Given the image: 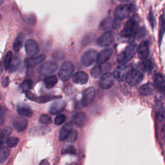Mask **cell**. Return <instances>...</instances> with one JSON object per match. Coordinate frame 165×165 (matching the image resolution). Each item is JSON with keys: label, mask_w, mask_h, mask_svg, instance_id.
I'll use <instances>...</instances> for the list:
<instances>
[{"label": "cell", "mask_w": 165, "mask_h": 165, "mask_svg": "<svg viewBox=\"0 0 165 165\" xmlns=\"http://www.w3.org/2000/svg\"><path fill=\"white\" fill-rule=\"evenodd\" d=\"M111 69V65L108 63H100L97 65L95 66L92 71H91V75L93 78H97L105 74L108 72V71Z\"/></svg>", "instance_id": "obj_5"}, {"label": "cell", "mask_w": 165, "mask_h": 165, "mask_svg": "<svg viewBox=\"0 0 165 165\" xmlns=\"http://www.w3.org/2000/svg\"><path fill=\"white\" fill-rule=\"evenodd\" d=\"M112 50L110 48H106L103 50L102 51L100 52L97 54V64H100V63H105L107 61H108L110 58L112 56Z\"/></svg>", "instance_id": "obj_21"}, {"label": "cell", "mask_w": 165, "mask_h": 165, "mask_svg": "<svg viewBox=\"0 0 165 165\" xmlns=\"http://www.w3.org/2000/svg\"><path fill=\"white\" fill-rule=\"evenodd\" d=\"M88 75L84 72H78L74 74L72 76V81L75 84L83 85L87 83Z\"/></svg>", "instance_id": "obj_18"}, {"label": "cell", "mask_w": 165, "mask_h": 165, "mask_svg": "<svg viewBox=\"0 0 165 165\" xmlns=\"http://www.w3.org/2000/svg\"><path fill=\"white\" fill-rule=\"evenodd\" d=\"M11 133V129L10 127H5L3 129V130L1 134V144L3 145V143L5 141L7 137L10 135Z\"/></svg>", "instance_id": "obj_35"}, {"label": "cell", "mask_w": 165, "mask_h": 165, "mask_svg": "<svg viewBox=\"0 0 165 165\" xmlns=\"http://www.w3.org/2000/svg\"><path fill=\"white\" fill-rule=\"evenodd\" d=\"M65 107V103L63 101H57L54 103L50 109V112L52 115L59 113Z\"/></svg>", "instance_id": "obj_23"}, {"label": "cell", "mask_w": 165, "mask_h": 165, "mask_svg": "<svg viewBox=\"0 0 165 165\" xmlns=\"http://www.w3.org/2000/svg\"><path fill=\"white\" fill-rule=\"evenodd\" d=\"M58 83V78L56 75H49L44 79V83L47 88H51Z\"/></svg>", "instance_id": "obj_27"}, {"label": "cell", "mask_w": 165, "mask_h": 165, "mask_svg": "<svg viewBox=\"0 0 165 165\" xmlns=\"http://www.w3.org/2000/svg\"><path fill=\"white\" fill-rule=\"evenodd\" d=\"M66 119V116L63 114H61V115L58 116L55 119V124L56 125H61L62 123H64V121Z\"/></svg>", "instance_id": "obj_42"}, {"label": "cell", "mask_w": 165, "mask_h": 165, "mask_svg": "<svg viewBox=\"0 0 165 165\" xmlns=\"http://www.w3.org/2000/svg\"><path fill=\"white\" fill-rule=\"evenodd\" d=\"M61 98V96H40V97H36L34 101L38 103H45L48 101H51L52 99H56Z\"/></svg>", "instance_id": "obj_29"}, {"label": "cell", "mask_w": 165, "mask_h": 165, "mask_svg": "<svg viewBox=\"0 0 165 165\" xmlns=\"http://www.w3.org/2000/svg\"><path fill=\"white\" fill-rule=\"evenodd\" d=\"M20 63V59L18 56H15L13 59H12V61L11 63V65L10 67V72H14L15 71L18 67H19V65Z\"/></svg>", "instance_id": "obj_36"}, {"label": "cell", "mask_w": 165, "mask_h": 165, "mask_svg": "<svg viewBox=\"0 0 165 165\" xmlns=\"http://www.w3.org/2000/svg\"><path fill=\"white\" fill-rule=\"evenodd\" d=\"M118 1L121 2H127V1H129V0H118Z\"/></svg>", "instance_id": "obj_49"}, {"label": "cell", "mask_w": 165, "mask_h": 165, "mask_svg": "<svg viewBox=\"0 0 165 165\" xmlns=\"http://www.w3.org/2000/svg\"><path fill=\"white\" fill-rule=\"evenodd\" d=\"M96 97V89L94 87H89L83 93L81 104L83 107H86L91 104Z\"/></svg>", "instance_id": "obj_8"}, {"label": "cell", "mask_w": 165, "mask_h": 165, "mask_svg": "<svg viewBox=\"0 0 165 165\" xmlns=\"http://www.w3.org/2000/svg\"><path fill=\"white\" fill-rule=\"evenodd\" d=\"M61 154H76V150L75 148L73 146L69 145L67 146H65L61 150Z\"/></svg>", "instance_id": "obj_38"}, {"label": "cell", "mask_w": 165, "mask_h": 165, "mask_svg": "<svg viewBox=\"0 0 165 165\" xmlns=\"http://www.w3.org/2000/svg\"><path fill=\"white\" fill-rule=\"evenodd\" d=\"M18 113L19 116L30 118L32 116V111L27 106H19L18 108Z\"/></svg>", "instance_id": "obj_28"}, {"label": "cell", "mask_w": 165, "mask_h": 165, "mask_svg": "<svg viewBox=\"0 0 165 165\" xmlns=\"http://www.w3.org/2000/svg\"><path fill=\"white\" fill-rule=\"evenodd\" d=\"M114 34L112 32H107L98 37L97 43L101 47H108L112 43L114 40Z\"/></svg>", "instance_id": "obj_12"}, {"label": "cell", "mask_w": 165, "mask_h": 165, "mask_svg": "<svg viewBox=\"0 0 165 165\" xmlns=\"http://www.w3.org/2000/svg\"><path fill=\"white\" fill-rule=\"evenodd\" d=\"M97 54L93 50H88L85 52L81 57V63L86 67L92 65L93 63L97 61Z\"/></svg>", "instance_id": "obj_10"}, {"label": "cell", "mask_w": 165, "mask_h": 165, "mask_svg": "<svg viewBox=\"0 0 165 165\" xmlns=\"http://www.w3.org/2000/svg\"><path fill=\"white\" fill-rule=\"evenodd\" d=\"M165 32V17L164 15H162L159 19V43L161 44L164 34Z\"/></svg>", "instance_id": "obj_26"}, {"label": "cell", "mask_w": 165, "mask_h": 165, "mask_svg": "<svg viewBox=\"0 0 165 165\" xmlns=\"http://www.w3.org/2000/svg\"><path fill=\"white\" fill-rule=\"evenodd\" d=\"M157 119L159 122H162L165 119V108L163 107L158 109L156 113Z\"/></svg>", "instance_id": "obj_39"}, {"label": "cell", "mask_w": 165, "mask_h": 165, "mask_svg": "<svg viewBox=\"0 0 165 165\" xmlns=\"http://www.w3.org/2000/svg\"><path fill=\"white\" fill-rule=\"evenodd\" d=\"M26 96H27V97L28 98V99H30V100H32V101H34V99H35V98H36V96H34L32 93H31V92H26Z\"/></svg>", "instance_id": "obj_45"}, {"label": "cell", "mask_w": 165, "mask_h": 165, "mask_svg": "<svg viewBox=\"0 0 165 165\" xmlns=\"http://www.w3.org/2000/svg\"><path fill=\"white\" fill-rule=\"evenodd\" d=\"M154 85L157 89L165 96V75L162 74H156L154 76Z\"/></svg>", "instance_id": "obj_15"}, {"label": "cell", "mask_w": 165, "mask_h": 165, "mask_svg": "<svg viewBox=\"0 0 165 165\" xmlns=\"http://www.w3.org/2000/svg\"><path fill=\"white\" fill-rule=\"evenodd\" d=\"M24 36L23 34H20L18 36V37L16 39L14 45H13V48L16 52H18L20 50V48L22 47L23 45V41Z\"/></svg>", "instance_id": "obj_30"}, {"label": "cell", "mask_w": 165, "mask_h": 165, "mask_svg": "<svg viewBox=\"0 0 165 165\" xmlns=\"http://www.w3.org/2000/svg\"><path fill=\"white\" fill-rule=\"evenodd\" d=\"M115 79V76L113 73L107 72L101 77L99 86L103 89H108L113 85Z\"/></svg>", "instance_id": "obj_7"}, {"label": "cell", "mask_w": 165, "mask_h": 165, "mask_svg": "<svg viewBox=\"0 0 165 165\" xmlns=\"http://www.w3.org/2000/svg\"><path fill=\"white\" fill-rule=\"evenodd\" d=\"M10 154V151L8 148L2 146L1 148V151H0V162L3 163L7 159Z\"/></svg>", "instance_id": "obj_31"}, {"label": "cell", "mask_w": 165, "mask_h": 165, "mask_svg": "<svg viewBox=\"0 0 165 165\" xmlns=\"http://www.w3.org/2000/svg\"><path fill=\"white\" fill-rule=\"evenodd\" d=\"M138 56L141 60L148 59L150 54V44L148 41L141 42L137 49Z\"/></svg>", "instance_id": "obj_14"}, {"label": "cell", "mask_w": 165, "mask_h": 165, "mask_svg": "<svg viewBox=\"0 0 165 165\" xmlns=\"http://www.w3.org/2000/svg\"><path fill=\"white\" fill-rule=\"evenodd\" d=\"M58 67V64L55 62L47 61L44 63L40 67L39 72L42 75H50L57 70Z\"/></svg>", "instance_id": "obj_11"}, {"label": "cell", "mask_w": 165, "mask_h": 165, "mask_svg": "<svg viewBox=\"0 0 165 165\" xmlns=\"http://www.w3.org/2000/svg\"><path fill=\"white\" fill-rule=\"evenodd\" d=\"M161 135H162V139H163V141H165V124L162 126V132H161Z\"/></svg>", "instance_id": "obj_46"}, {"label": "cell", "mask_w": 165, "mask_h": 165, "mask_svg": "<svg viewBox=\"0 0 165 165\" xmlns=\"http://www.w3.org/2000/svg\"><path fill=\"white\" fill-rule=\"evenodd\" d=\"M101 27L105 30L110 31L118 28V23L116 20H114L112 18H107L101 23Z\"/></svg>", "instance_id": "obj_19"}, {"label": "cell", "mask_w": 165, "mask_h": 165, "mask_svg": "<svg viewBox=\"0 0 165 165\" xmlns=\"http://www.w3.org/2000/svg\"><path fill=\"white\" fill-rule=\"evenodd\" d=\"M3 0H1V5L3 3Z\"/></svg>", "instance_id": "obj_50"}, {"label": "cell", "mask_w": 165, "mask_h": 165, "mask_svg": "<svg viewBox=\"0 0 165 165\" xmlns=\"http://www.w3.org/2000/svg\"><path fill=\"white\" fill-rule=\"evenodd\" d=\"M45 59V55H41L36 58H27L25 60V64L27 67H34L43 62Z\"/></svg>", "instance_id": "obj_22"}, {"label": "cell", "mask_w": 165, "mask_h": 165, "mask_svg": "<svg viewBox=\"0 0 165 165\" xmlns=\"http://www.w3.org/2000/svg\"><path fill=\"white\" fill-rule=\"evenodd\" d=\"M40 123L43 124H49L52 123V119L47 114H43L40 118Z\"/></svg>", "instance_id": "obj_41"}, {"label": "cell", "mask_w": 165, "mask_h": 165, "mask_svg": "<svg viewBox=\"0 0 165 165\" xmlns=\"http://www.w3.org/2000/svg\"><path fill=\"white\" fill-rule=\"evenodd\" d=\"M149 23L151 25V27L152 29H154V25H155V18H154V16L153 14V12L151 10L150 12V13L148 14V17Z\"/></svg>", "instance_id": "obj_43"}, {"label": "cell", "mask_w": 165, "mask_h": 165, "mask_svg": "<svg viewBox=\"0 0 165 165\" xmlns=\"http://www.w3.org/2000/svg\"><path fill=\"white\" fill-rule=\"evenodd\" d=\"M132 67L130 65H128L126 64H123L117 67L113 74L115 76L116 80L119 81H122L124 78H126L129 72L132 70Z\"/></svg>", "instance_id": "obj_9"}, {"label": "cell", "mask_w": 165, "mask_h": 165, "mask_svg": "<svg viewBox=\"0 0 165 165\" xmlns=\"http://www.w3.org/2000/svg\"><path fill=\"white\" fill-rule=\"evenodd\" d=\"M40 165H49L47 161H43Z\"/></svg>", "instance_id": "obj_48"}, {"label": "cell", "mask_w": 165, "mask_h": 165, "mask_svg": "<svg viewBox=\"0 0 165 165\" xmlns=\"http://www.w3.org/2000/svg\"><path fill=\"white\" fill-rule=\"evenodd\" d=\"M143 66L144 69L148 72L151 71L152 69H154L153 63L149 59L143 60Z\"/></svg>", "instance_id": "obj_34"}, {"label": "cell", "mask_w": 165, "mask_h": 165, "mask_svg": "<svg viewBox=\"0 0 165 165\" xmlns=\"http://www.w3.org/2000/svg\"><path fill=\"white\" fill-rule=\"evenodd\" d=\"M139 32V21L136 16H134L126 23L125 27L121 32V37L125 39L133 40L137 36Z\"/></svg>", "instance_id": "obj_1"}, {"label": "cell", "mask_w": 165, "mask_h": 165, "mask_svg": "<svg viewBox=\"0 0 165 165\" xmlns=\"http://www.w3.org/2000/svg\"><path fill=\"white\" fill-rule=\"evenodd\" d=\"M32 81L30 80H25L22 83V84L21 85V88L23 92H29V91L30 90V88H32Z\"/></svg>", "instance_id": "obj_33"}, {"label": "cell", "mask_w": 165, "mask_h": 165, "mask_svg": "<svg viewBox=\"0 0 165 165\" xmlns=\"http://www.w3.org/2000/svg\"><path fill=\"white\" fill-rule=\"evenodd\" d=\"M51 129L48 126H35L29 130V135L30 137L41 136L49 133Z\"/></svg>", "instance_id": "obj_17"}, {"label": "cell", "mask_w": 165, "mask_h": 165, "mask_svg": "<svg viewBox=\"0 0 165 165\" xmlns=\"http://www.w3.org/2000/svg\"><path fill=\"white\" fill-rule=\"evenodd\" d=\"M74 72V66L70 61L63 63L59 70L58 75L61 80L63 81H68Z\"/></svg>", "instance_id": "obj_3"}, {"label": "cell", "mask_w": 165, "mask_h": 165, "mask_svg": "<svg viewBox=\"0 0 165 165\" xmlns=\"http://www.w3.org/2000/svg\"><path fill=\"white\" fill-rule=\"evenodd\" d=\"M143 80V73L137 69H132L126 78L127 83L132 86H137Z\"/></svg>", "instance_id": "obj_4"}, {"label": "cell", "mask_w": 165, "mask_h": 165, "mask_svg": "<svg viewBox=\"0 0 165 165\" xmlns=\"http://www.w3.org/2000/svg\"><path fill=\"white\" fill-rule=\"evenodd\" d=\"M137 46L135 43H131L126 47L124 51L118 56V61L120 64H126V63L130 61L137 51Z\"/></svg>", "instance_id": "obj_2"}, {"label": "cell", "mask_w": 165, "mask_h": 165, "mask_svg": "<svg viewBox=\"0 0 165 165\" xmlns=\"http://www.w3.org/2000/svg\"><path fill=\"white\" fill-rule=\"evenodd\" d=\"M133 10L134 8L132 5H120L115 10V16L118 19L123 20L129 17Z\"/></svg>", "instance_id": "obj_6"}, {"label": "cell", "mask_w": 165, "mask_h": 165, "mask_svg": "<svg viewBox=\"0 0 165 165\" xmlns=\"http://www.w3.org/2000/svg\"><path fill=\"white\" fill-rule=\"evenodd\" d=\"M8 83H9V81H8V78H6V80H5H5L3 81V86H7L8 85Z\"/></svg>", "instance_id": "obj_47"}, {"label": "cell", "mask_w": 165, "mask_h": 165, "mask_svg": "<svg viewBox=\"0 0 165 165\" xmlns=\"http://www.w3.org/2000/svg\"><path fill=\"white\" fill-rule=\"evenodd\" d=\"M78 135V134L77 131H76L75 130H72L66 141L69 143H74L76 140H77Z\"/></svg>", "instance_id": "obj_37"}, {"label": "cell", "mask_w": 165, "mask_h": 165, "mask_svg": "<svg viewBox=\"0 0 165 165\" xmlns=\"http://www.w3.org/2000/svg\"><path fill=\"white\" fill-rule=\"evenodd\" d=\"M153 86L151 83H146L139 88V93L143 96H149L153 92Z\"/></svg>", "instance_id": "obj_25"}, {"label": "cell", "mask_w": 165, "mask_h": 165, "mask_svg": "<svg viewBox=\"0 0 165 165\" xmlns=\"http://www.w3.org/2000/svg\"><path fill=\"white\" fill-rule=\"evenodd\" d=\"M72 130V123L69 122L61 128L59 132V140L61 141L67 140V139Z\"/></svg>", "instance_id": "obj_20"}, {"label": "cell", "mask_w": 165, "mask_h": 165, "mask_svg": "<svg viewBox=\"0 0 165 165\" xmlns=\"http://www.w3.org/2000/svg\"><path fill=\"white\" fill-rule=\"evenodd\" d=\"M25 51L29 56H34L39 52V47L37 42L34 40H28L25 44Z\"/></svg>", "instance_id": "obj_13"}, {"label": "cell", "mask_w": 165, "mask_h": 165, "mask_svg": "<svg viewBox=\"0 0 165 165\" xmlns=\"http://www.w3.org/2000/svg\"><path fill=\"white\" fill-rule=\"evenodd\" d=\"M65 56L64 54H63L62 52H56L53 54V58L55 59H58V60H60L64 58Z\"/></svg>", "instance_id": "obj_44"}, {"label": "cell", "mask_w": 165, "mask_h": 165, "mask_svg": "<svg viewBox=\"0 0 165 165\" xmlns=\"http://www.w3.org/2000/svg\"><path fill=\"white\" fill-rule=\"evenodd\" d=\"M12 59H12V53L10 51H8L3 61V65L5 70H8L10 69Z\"/></svg>", "instance_id": "obj_32"}, {"label": "cell", "mask_w": 165, "mask_h": 165, "mask_svg": "<svg viewBox=\"0 0 165 165\" xmlns=\"http://www.w3.org/2000/svg\"><path fill=\"white\" fill-rule=\"evenodd\" d=\"M12 125L18 132H23L26 129L28 122L27 120L21 117H16L12 119Z\"/></svg>", "instance_id": "obj_16"}, {"label": "cell", "mask_w": 165, "mask_h": 165, "mask_svg": "<svg viewBox=\"0 0 165 165\" xmlns=\"http://www.w3.org/2000/svg\"><path fill=\"white\" fill-rule=\"evenodd\" d=\"M72 121L74 123L78 126H84L87 121V118L85 114L83 112H79L75 113L72 118Z\"/></svg>", "instance_id": "obj_24"}, {"label": "cell", "mask_w": 165, "mask_h": 165, "mask_svg": "<svg viewBox=\"0 0 165 165\" xmlns=\"http://www.w3.org/2000/svg\"><path fill=\"white\" fill-rule=\"evenodd\" d=\"M18 142H19V139L17 137H13L8 138L6 141V144L7 146L10 148H12L14 146H16L18 145Z\"/></svg>", "instance_id": "obj_40"}]
</instances>
